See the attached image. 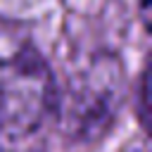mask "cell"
Here are the masks:
<instances>
[{
    "label": "cell",
    "mask_w": 152,
    "mask_h": 152,
    "mask_svg": "<svg viewBox=\"0 0 152 152\" xmlns=\"http://www.w3.org/2000/svg\"><path fill=\"white\" fill-rule=\"evenodd\" d=\"M147 109H150V81H147V69L142 71V81H140V112H142V121H147Z\"/></svg>",
    "instance_id": "277c9868"
},
{
    "label": "cell",
    "mask_w": 152,
    "mask_h": 152,
    "mask_svg": "<svg viewBox=\"0 0 152 152\" xmlns=\"http://www.w3.org/2000/svg\"><path fill=\"white\" fill-rule=\"evenodd\" d=\"M57 83L43 57L21 48L0 64V138L28 142L57 121Z\"/></svg>",
    "instance_id": "6da1fadb"
},
{
    "label": "cell",
    "mask_w": 152,
    "mask_h": 152,
    "mask_svg": "<svg viewBox=\"0 0 152 152\" xmlns=\"http://www.w3.org/2000/svg\"><path fill=\"white\" fill-rule=\"evenodd\" d=\"M140 17H142V24L150 28V0H140Z\"/></svg>",
    "instance_id": "5b68a950"
},
{
    "label": "cell",
    "mask_w": 152,
    "mask_h": 152,
    "mask_svg": "<svg viewBox=\"0 0 152 152\" xmlns=\"http://www.w3.org/2000/svg\"><path fill=\"white\" fill-rule=\"evenodd\" d=\"M140 152H145V150H140Z\"/></svg>",
    "instance_id": "8992f818"
},
{
    "label": "cell",
    "mask_w": 152,
    "mask_h": 152,
    "mask_svg": "<svg viewBox=\"0 0 152 152\" xmlns=\"http://www.w3.org/2000/svg\"><path fill=\"white\" fill-rule=\"evenodd\" d=\"M50 5L52 0H0V14L10 19H31Z\"/></svg>",
    "instance_id": "3957f363"
},
{
    "label": "cell",
    "mask_w": 152,
    "mask_h": 152,
    "mask_svg": "<svg viewBox=\"0 0 152 152\" xmlns=\"http://www.w3.org/2000/svg\"><path fill=\"white\" fill-rule=\"evenodd\" d=\"M124 90L121 66L112 57H97L83 74L69 81L66 93L57 95V121L71 135L93 138L109 126Z\"/></svg>",
    "instance_id": "7a4b0ae2"
}]
</instances>
